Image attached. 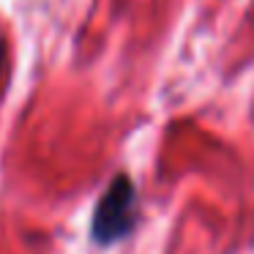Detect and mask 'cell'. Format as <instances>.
<instances>
[{
    "label": "cell",
    "mask_w": 254,
    "mask_h": 254,
    "mask_svg": "<svg viewBox=\"0 0 254 254\" xmlns=\"http://www.w3.org/2000/svg\"><path fill=\"white\" fill-rule=\"evenodd\" d=\"M137 224V189L128 175H118L101 194L93 213V241L101 246L126 238Z\"/></svg>",
    "instance_id": "obj_1"
},
{
    "label": "cell",
    "mask_w": 254,
    "mask_h": 254,
    "mask_svg": "<svg viewBox=\"0 0 254 254\" xmlns=\"http://www.w3.org/2000/svg\"><path fill=\"white\" fill-rule=\"evenodd\" d=\"M3 61H6V52H3V44H0V66H3Z\"/></svg>",
    "instance_id": "obj_2"
}]
</instances>
